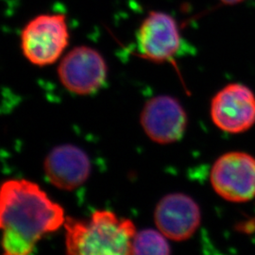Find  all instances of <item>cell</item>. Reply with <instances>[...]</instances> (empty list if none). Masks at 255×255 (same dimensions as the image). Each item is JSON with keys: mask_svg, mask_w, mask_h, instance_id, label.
<instances>
[{"mask_svg": "<svg viewBox=\"0 0 255 255\" xmlns=\"http://www.w3.org/2000/svg\"><path fill=\"white\" fill-rule=\"evenodd\" d=\"M64 210L35 182L10 179L0 185V231L3 254L27 255L43 237L65 222Z\"/></svg>", "mask_w": 255, "mask_h": 255, "instance_id": "cell-1", "label": "cell"}, {"mask_svg": "<svg viewBox=\"0 0 255 255\" xmlns=\"http://www.w3.org/2000/svg\"><path fill=\"white\" fill-rule=\"evenodd\" d=\"M65 250L71 255H131L136 227L110 210H97L89 219L66 218Z\"/></svg>", "mask_w": 255, "mask_h": 255, "instance_id": "cell-2", "label": "cell"}, {"mask_svg": "<svg viewBox=\"0 0 255 255\" xmlns=\"http://www.w3.org/2000/svg\"><path fill=\"white\" fill-rule=\"evenodd\" d=\"M67 19L62 13H43L29 20L20 35L23 55L30 64L47 66L56 63L69 45Z\"/></svg>", "mask_w": 255, "mask_h": 255, "instance_id": "cell-3", "label": "cell"}, {"mask_svg": "<svg viewBox=\"0 0 255 255\" xmlns=\"http://www.w3.org/2000/svg\"><path fill=\"white\" fill-rule=\"evenodd\" d=\"M210 182L214 191L230 202H247L255 198V158L243 151H230L213 164Z\"/></svg>", "mask_w": 255, "mask_h": 255, "instance_id": "cell-4", "label": "cell"}, {"mask_svg": "<svg viewBox=\"0 0 255 255\" xmlns=\"http://www.w3.org/2000/svg\"><path fill=\"white\" fill-rule=\"evenodd\" d=\"M107 75L105 59L90 46L74 47L64 55L58 66V77L64 88L79 96L99 91L106 82Z\"/></svg>", "mask_w": 255, "mask_h": 255, "instance_id": "cell-5", "label": "cell"}, {"mask_svg": "<svg viewBox=\"0 0 255 255\" xmlns=\"http://www.w3.org/2000/svg\"><path fill=\"white\" fill-rule=\"evenodd\" d=\"M136 40L139 55L154 63L173 60L185 46L176 20L162 11H152L146 16L138 28Z\"/></svg>", "mask_w": 255, "mask_h": 255, "instance_id": "cell-6", "label": "cell"}, {"mask_svg": "<svg viewBox=\"0 0 255 255\" xmlns=\"http://www.w3.org/2000/svg\"><path fill=\"white\" fill-rule=\"evenodd\" d=\"M210 116L224 132H245L255 124V93L244 84L230 83L212 99Z\"/></svg>", "mask_w": 255, "mask_h": 255, "instance_id": "cell-7", "label": "cell"}, {"mask_svg": "<svg viewBox=\"0 0 255 255\" xmlns=\"http://www.w3.org/2000/svg\"><path fill=\"white\" fill-rule=\"evenodd\" d=\"M140 124L151 141L168 145L182 139L187 127V115L178 100L157 96L145 104Z\"/></svg>", "mask_w": 255, "mask_h": 255, "instance_id": "cell-8", "label": "cell"}, {"mask_svg": "<svg viewBox=\"0 0 255 255\" xmlns=\"http://www.w3.org/2000/svg\"><path fill=\"white\" fill-rule=\"evenodd\" d=\"M201 221L199 204L186 194H168L155 207L156 227L172 241L182 242L191 238L200 227Z\"/></svg>", "mask_w": 255, "mask_h": 255, "instance_id": "cell-9", "label": "cell"}, {"mask_svg": "<svg viewBox=\"0 0 255 255\" xmlns=\"http://www.w3.org/2000/svg\"><path fill=\"white\" fill-rule=\"evenodd\" d=\"M44 171L48 182L56 188L73 191L88 180L91 161L80 146L63 144L55 146L46 155Z\"/></svg>", "mask_w": 255, "mask_h": 255, "instance_id": "cell-10", "label": "cell"}, {"mask_svg": "<svg viewBox=\"0 0 255 255\" xmlns=\"http://www.w3.org/2000/svg\"><path fill=\"white\" fill-rule=\"evenodd\" d=\"M170 247L167 238L157 229L137 232L132 241L131 255H168Z\"/></svg>", "mask_w": 255, "mask_h": 255, "instance_id": "cell-11", "label": "cell"}, {"mask_svg": "<svg viewBox=\"0 0 255 255\" xmlns=\"http://www.w3.org/2000/svg\"><path fill=\"white\" fill-rule=\"evenodd\" d=\"M223 3L225 4H230V5H234V4H237V3H240L244 0H221Z\"/></svg>", "mask_w": 255, "mask_h": 255, "instance_id": "cell-12", "label": "cell"}]
</instances>
